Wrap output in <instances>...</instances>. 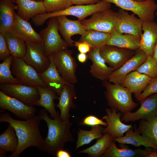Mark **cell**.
I'll return each mask as SVG.
<instances>
[{"label":"cell","mask_w":157,"mask_h":157,"mask_svg":"<svg viewBox=\"0 0 157 157\" xmlns=\"http://www.w3.org/2000/svg\"><path fill=\"white\" fill-rule=\"evenodd\" d=\"M41 120L39 115L22 121L14 119L7 113L0 115V122L10 124L14 129L18 140L16 150L9 157H18L24 150L31 147L40 149L44 140L39 128Z\"/></svg>","instance_id":"6da1fadb"},{"label":"cell","mask_w":157,"mask_h":157,"mask_svg":"<svg viewBox=\"0 0 157 157\" xmlns=\"http://www.w3.org/2000/svg\"><path fill=\"white\" fill-rule=\"evenodd\" d=\"M38 115L46 122L48 127L47 135L44 139L40 150L56 156L58 151L63 149L66 142L75 141L70 132L72 124L69 120L62 119L60 114L55 119H51L45 109L40 110Z\"/></svg>","instance_id":"7a4b0ae2"},{"label":"cell","mask_w":157,"mask_h":157,"mask_svg":"<svg viewBox=\"0 0 157 157\" xmlns=\"http://www.w3.org/2000/svg\"><path fill=\"white\" fill-rule=\"evenodd\" d=\"M105 96L107 104L110 108L120 112L123 115L131 112L138 105L133 100L132 93L119 84H115L108 80L103 81Z\"/></svg>","instance_id":"3957f363"},{"label":"cell","mask_w":157,"mask_h":157,"mask_svg":"<svg viewBox=\"0 0 157 157\" xmlns=\"http://www.w3.org/2000/svg\"><path fill=\"white\" fill-rule=\"evenodd\" d=\"M111 6L110 3L106 0H102L94 4L71 6L61 11L39 14L35 16V19L37 23L40 26L43 25L48 19L62 15L74 16L81 21L94 13L110 9Z\"/></svg>","instance_id":"277c9868"},{"label":"cell","mask_w":157,"mask_h":157,"mask_svg":"<svg viewBox=\"0 0 157 157\" xmlns=\"http://www.w3.org/2000/svg\"><path fill=\"white\" fill-rule=\"evenodd\" d=\"M72 54V50L65 49L51 54L56 67L62 78L67 82L74 84L78 81L76 74L78 64Z\"/></svg>","instance_id":"5b68a950"},{"label":"cell","mask_w":157,"mask_h":157,"mask_svg":"<svg viewBox=\"0 0 157 157\" xmlns=\"http://www.w3.org/2000/svg\"><path fill=\"white\" fill-rule=\"evenodd\" d=\"M118 17V12L108 9L96 12L90 18L81 22L85 30L111 33L115 29Z\"/></svg>","instance_id":"8992f818"},{"label":"cell","mask_w":157,"mask_h":157,"mask_svg":"<svg viewBox=\"0 0 157 157\" xmlns=\"http://www.w3.org/2000/svg\"><path fill=\"white\" fill-rule=\"evenodd\" d=\"M58 22L56 17L49 18L46 28L39 33L42 40L44 53L46 56L60 50L66 49L68 45L59 33Z\"/></svg>","instance_id":"52a82bcc"},{"label":"cell","mask_w":157,"mask_h":157,"mask_svg":"<svg viewBox=\"0 0 157 157\" xmlns=\"http://www.w3.org/2000/svg\"><path fill=\"white\" fill-rule=\"evenodd\" d=\"M11 66L12 73L19 84L36 87L47 86L40 77L39 72L22 58L13 57Z\"/></svg>","instance_id":"ba28073f"},{"label":"cell","mask_w":157,"mask_h":157,"mask_svg":"<svg viewBox=\"0 0 157 157\" xmlns=\"http://www.w3.org/2000/svg\"><path fill=\"white\" fill-rule=\"evenodd\" d=\"M124 10L132 12L143 22L154 21L157 10L154 0L138 1L134 0H106Z\"/></svg>","instance_id":"9c48e42d"},{"label":"cell","mask_w":157,"mask_h":157,"mask_svg":"<svg viewBox=\"0 0 157 157\" xmlns=\"http://www.w3.org/2000/svg\"><path fill=\"white\" fill-rule=\"evenodd\" d=\"M1 90L7 95L15 98L30 106H35L39 99L37 87L20 84H0Z\"/></svg>","instance_id":"30bf717a"},{"label":"cell","mask_w":157,"mask_h":157,"mask_svg":"<svg viewBox=\"0 0 157 157\" xmlns=\"http://www.w3.org/2000/svg\"><path fill=\"white\" fill-rule=\"evenodd\" d=\"M139 102L141 105L138 110L123 115L121 117L122 122L127 123L140 120H147L157 116V92Z\"/></svg>","instance_id":"8fae6325"},{"label":"cell","mask_w":157,"mask_h":157,"mask_svg":"<svg viewBox=\"0 0 157 157\" xmlns=\"http://www.w3.org/2000/svg\"><path fill=\"white\" fill-rule=\"evenodd\" d=\"M25 42L27 50L22 58L38 72H44L49 66L50 61L48 56L44 54L43 43Z\"/></svg>","instance_id":"7c38bea8"},{"label":"cell","mask_w":157,"mask_h":157,"mask_svg":"<svg viewBox=\"0 0 157 157\" xmlns=\"http://www.w3.org/2000/svg\"><path fill=\"white\" fill-rule=\"evenodd\" d=\"M118 17L115 30L120 34H131L140 40L142 34V25L143 21L135 16L134 13L131 15L127 11L119 8Z\"/></svg>","instance_id":"4fadbf2b"},{"label":"cell","mask_w":157,"mask_h":157,"mask_svg":"<svg viewBox=\"0 0 157 157\" xmlns=\"http://www.w3.org/2000/svg\"><path fill=\"white\" fill-rule=\"evenodd\" d=\"M136 51L106 44L100 48L99 53L106 63L117 69L132 57Z\"/></svg>","instance_id":"5bb4252c"},{"label":"cell","mask_w":157,"mask_h":157,"mask_svg":"<svg viewBox=\"0 0 157 157\" xmlns=\"http://www.w3.org/2000/svg\"><path fill=\"white\" fill-rule=\"evenodd\" d=\"M0 108L13 113L17 117L26 120L35 116L36 109L0 91Z\"/></svg>","instance_id":"9a60e30c"},{"label":"cell","mask_w":157,"mask_h":157,"mask_svg":"<svg viewBox=\"0 0 157 157\" xmlns=\"http://www.w3.org/2000/svg\"><path fill=\"white\" fill-rule=\"evenodd\" d=\"M148 56L140 49L120 67L113 71L108 79L110 82L119 84L122 80L131 72L135 71L147 59Z\"/></svg>","instance_id":"2e32d148"},{"label":"cell","mask_w":157,"mask_h":157,"mask_svg":"<svg viewBox=\"0 0 157 157\" xmlns=\"http://www.w3.org/2000/svg\"><path fill=\"white\" fill-rule=\"evenodd\" d=\"M107 115L103 116L107 123L106 128H104L103 133H108L114 138L121 137L124 134L133 127L131 124H126L122 122L121 119L122 114L119 112L117 113L116 110L111 108L105 109Z\"/></svg>","instance_id":"e0dca14e"},{"label":"cell","mask_w":157,"mask_h":157,"mask_svg":"<svg viewBox=\"0 0 157 157\" xmlns=\"http://www.w3.org/2000/svg\"><path fill=\"white\" fill-rule=\"evenodd\" d=\"M8 33L25 42L43 43L39 33L34 30L30 23L18 16L16 13L14 22Z\"/></svg>","instance_id":"ac0fdd59"},{"label":"cell","mask_w":157,"mask_h":157,"mask_svg":"<svg viewBox=\"0 0 157 157\" xmlns=\"http://www.w3.org/2000/svg\"><path fill=\"white\" fill-rule=\"evenodd\" d=\"M100 48L91 49L88 53V59L92 62L90 68V73L91 75L96 79L104 81L108 80L112 72L115 69L108 67L101 56Z\"/></svg>","instance_id":"d6986e66"},{"label":"cell","mask_w":157,"mask_h":157,"mask_svg":"<svg viewBox=\"0 0 157 157\" xmlns=\"http://www.w3.org/2000/svg\"><path fill=\"white\" fill-rule=\"evenodd\" d=\"M58 22V30L68 46H74V41L72 37L74 35H83L86 30L78 19L73 20L67 18L65 15L56 17Z\"/></svg>","instance_id":"ffe728a7"},{"label":"cell","mask_w":157,"mask_h":157,"mask_svg":"<svg viewBox=\"0 0 157 157\" xmlns=\"http://www.w3.org/2000/svg\"><path fill=\"white\" fill-rule=\"evenodd\" d=\"M50 61L48 68L39 75L47 86L53 90L59 96L64 86L69 83L65 81L57 70L50 54L48 56Z\"/></svg>","instance_id":"44dd1931"},{"label":"cell","mask_w":157,"mask_h":157,"mask_svg":"<svg viewBox=\"0 0 157 157\" xmlns=\"http://www.w3.org/2000/svg\"><path fill=\"white\" fill-rule=\"evenodd\" d=\"M151 79L144 74L135 71L128 74L119 84L128 89L136 98L143 91Z\"/></svg>","instance_id":"7402d4cb"},{"label":"cell","mask_w":157,"mask_h":157,"mask_svg":"<svg viewBox=\"0 0 157 157\" xmlns=\"http://www.w3.org/2000/svg\"><path fill=\"white\" fill-rule=\"evenodd\" d=\"M143 31L140 41V49L148 56H153L154 47L157 40V22H143Z\"/></svg>","instance_id":"603a6c76"},{"label":"cell","mask_w":157,"mask_h":157,"mask_svg":"<svg viewBox=\"0 0 157 157\" xmlns=\"http://www.w3.org/2000/svg\"><path fill=\"white\" fill-rule=\"evenodd\" d=\"M76 96L74 84L70 83L66 84L59 96V102L56 105L60 110V117L63 119L69 120L70 109L76 107L73 101Z\"/></svg>","instance_id":"cb8c5ba5"},{"label":"cell","mask_w":157,"mask_h":157,"mask_svg":"<svg viewBox=\"0 0 157 157\" xmlns=\"http://www.w3.org/2000/svg\"><path fill=\"white\" fill-rule=\"evenodd\" d=\"M17 6L16 14L24 20L28 21L37 15L47 13L43 2L32 0H16Z\"/></svg>","instance_id":"d4e9b609"},{"label":"cell","mask_w":157,"mask_h":157,"mask_svg":"<svg viewBox=\"0 0 157 157\" xmlns=\"http://www.w3.org/2000/svg\"><path fill=\"white\" fill-rule=\"evenodd\" d=\"M17 5L9 0H0V33H8L15 20Z\"/></svg>","instance_id":"484cf974"},{"label":"cell","mask_w":157,"mask_h":157,"mask_svg":"<svg viewBox=\"0 0 157 157\" xmlns=\"http://www.w3.org/2000/svg\"><path fill=\"white\" fill-rule=\"evenodd\" d=\"M40 97L35 103V106H41L51 115L53 119H55L60 114L56 110L55 100L58 99L59 96L52 89L47 86H38Z\"/></svg>","instance_id":"4316f807"},{"label":"cell","mask_w":157,"mask_h":157,"mask_svg":"<svg viewBox=\"0 0 157 157\" xmlns=\"http://www.w3.org/2000/svg\"><path fill=\"white\" fill-rule=\"evenodd\" d=\"M113 142L102 156V157H146L150 152L155 150L151 147L144 149L140 148L135 150L130 149L124 144H120L121 148H117Z\"/></svg>","instance_id":"83f0119b"},{"label":"cell","mask_w":157,"mask_h":157,"mask_svg":"<svg viewBox=\"0 0 157 157\" xmlns=\"http://www.w3.org/2000/svg\"><path fill=\"white\" fill-rule=\"evenodd\" d=\"M107 44L119 48L136 51L140 49V40L129 34H120L115 30L111 33Z\"/></svg>","instance_id":"f1b7e54d"},{"label":"cell","mask_w":157,"mask_h":157,"mask_svg":"<svg viewBox=\"0 0 157 157\" xmlns=\"http://www.w3.org/2000/svg\"><path fill=\"white\" fill-rule=\"evenodd\" d=\"M133 131V127L125 133L122 137L115 139V140L119 144H129L135 147L143 146L145 147H151L157 150V147L148 139L140 134L137 129Z\"/></svg>","instance_id":"f546056e"},{"label":"cell","mask_w":157,"mask_h":157,"mask_svg":"<svg viewBox=\"0 0 157 157\" xmlns=\"http://www.w3.org/2000/svg\"><path fill=\"white\" fill-rule=\"evenodd\" d=\"M115 141V138L109 133H104L102 137L97 139L96 142L94 145L79 151L78 153L87 154L90 157H102L111 144Z\"/></svg>","instance_id":"4dcf8cb0"},{"label":"cell","mask_w":157,"mask_h":157,"mask_svg":"<svg viewBox=\"0 0 157 157\" xmlns=\"http://www.w3.org/2000/svg\"><path fill=\"white\" fill-rule=\"evenodd\" d=\"M110 37V33L94 30H86L78 41L87 42L91 49L100 48L107 44Z\"/></svg>","instance_id":"1f68e13d"},{"label":"cell","mask_w":157,"mask_h":157,"mask_svg":"<svg viewBox=\"0 0 157 157\" xmlns=\"http://www.w3.org/2000/svg\"><path fill=\"white\" fill-rule=\"evenodd\" d=\"M3 34L10 55L13 57L22 58L27 50L26 42L22 39L8 33Z\"/></svg>","instance_id":"d6a6232c"},{"label":"cell","mask_w":157,"mask_h":157,"mask_svg":"<svg viewBox=\"0 0 157 157\" xmlns=\"http://www.w3.org/2000/svg\"><path fill=\"white\" fill-rule=\"evenodd\" d=\"M104 128L98 125L91 127L90 130L87 131L78 129L77 131L78 138L76 143V150L85 144H88L92 140L102 137L104 135Z\"/></svg>","instance_id":"836d02e7"},{"label":"cell","mask_w":157,"mask_h":157,"mask_svg":"<svg viewBox=\"0 0 157 157\" xmlns=\"http://www.w3.org/2000/svg\"><path fill=\"white\" fill-rule=\"evenodd\" d=\"M137 129L157 147V116L149 120H141Z\"/></svg>","instance_id":"e575fe53"},{"label":"cell","mask_w":157,"mask_h":157,"mask_svg":"<svg viewBox=\"0 0 157 157\" xmlns=\"http://www.w3.org/2000/svg\"><path fill=\"white\" fill-rule=\"evenodd\" d=\"M18 145V140L14 129L8 123L7 129L0 135V148L12 154L16 151Z\"/></svg>","instance_id":"d590c367"},{"label":"cell","mask_w":157,"mask_h":157,"mask_svg":"<svg viewBox=\"0 0 157 157\" xmlns=\"http://www.w3.org/2000/svg\"><path fill=\"white\" fill-rule=\"evenodd\" d=\"M13 57L10 55L0 64V84H18L12 75L10 67Z\"/></svg>","instance_id":"8d00e7d4"},{"label":"cell","mask_w":157,"mask_h":157,"mask_svg":"<svg viewBox=\"0 0 157 157\" xmlns=\"http://www.w3.org/2000/svg\"><path fill=\"white\" fill-rule=\"evenodd\" d=\"M152 78L157 76V62L152 56H148L146 60L135 70Z\"/></svg>","instance_id":"74e56055"},{"label":"cell","mask_w":157,"mask_h":157,"mask_svg":"<svg viewBox=\"0 0 157 157\" xmlns=\"http://www.w3.org/2000/svg\"><path fill=\"white\" fill-rule=\"evenodd\" d=\"M43 2L48 13L61 11L73 5L71 0H44Z\"/></svg>","instance_id":"f35d334b"},{"label":"cell","mask_w":157,"mask_h":157,"mask_svg":"<svg viewBox=\"0 0 157 157\" xmlns=\"http://www.w3.org/2000/svg\"><path fill=\"white\" fill-rule=\"evenodd\" d=\"M157 92V76L152 78L142 93L137 98V100L140 101L148 96Z\"/></svg>","instance_id":"ab89813d"},{"label":"cell","mask_w":157,"mask_h":157,"mask_svg":"<svg viewBox=\"0 0 157 157\" xmlns=\"http://www.w3.org/2000/svg\"><path fill=\"white\" fill-rule=\"evenodd\" d=\"M103 120L102 118L100 119L95 116L89 115L86 117L79 125L91 127L98 125L106 126H107V123L103 121Z\"/></svg>","instance_id":"60d3db41"},{"label":"cell","mask_w":157,"mask_h":157,"mask_svg":"<svg viewBox=\"0 0 157 157\" xmlns=\"http://www.w3.org/2000/svg\"><path fill=\"white\" fill-rule=\"evenodd\" d=\"M10 55L4 34L0 33V60L3 61Z\"/></svg>","instance_id":"b9f144b4"},{"label":"cell","mask_w":157,"mask_h":157,"mask_svg":"<svg viewBox=\"0 0 157 157\" xmlns=\"http://www.w3.org/2000/svg\"><path fill=\"white\" fill-rule=\"evenodd\" d=\"M74 46L77 48L80 53H88L91 49L90 45L84 42L74 41Z\"/></svg>","instance_id":"7bdbcfd3"},{"label":"cell","mask_w":157,"mask_h":157,"mask_svg":"<svg viewBox=\"0 0 157 157\" xmlns=\"http://www.w3.org/2000/svg\"><path fill=\"white\" fill-rule=\"evenodd\" d=\"M102 0H71L72 4L76 5H87L94 4Z\"/></svg>","instance_id":"ee69618b"},{"label":"cell","mask_w":157,"mask_h":157,"mask_svg":"<svg viewBox=\"0 0 157 157\" xmlns=\"http://www.w3.org/2000/svg\"><path fill=\"white\" fill-rule=\"evenodd\" d=\"M57 157H71L70 154L67 151L62 149L58 151L56 155Z\"/></svg>","instance_id":"f6af8a7d"},{"label":"cell","mask_w":157,"mask_h":157,"mask_svg":"<svg viewBox=\"0 0 157 157\" xmlns=\"http://www.w3.org/2000/svg\"><path fill=\"white\" fill-rule=\"evenodd\" d=\"M77 58L80 63H85L88 59L87 54L85 53H80L77 55Z\"/></svg>","instance_id":"bcb514c9"},{"label":"cell","mask_w":157,"mask_h":157,"mask_svg":"<svg viewBox=\"0 0 157 157\" xmlns=\"http://www.w3.org/2000/svg\"><path fill=\"white\" fill-rule=\"evenodd\" d=\"M152 57L157 62V40L154 47Z\"/></svg>","instance_id":"7dc6e473"},{"label":"cell","mask_w":157,"mask_h":157,"mask_svg":"<svg viewBox=\"0 0 157 157\" xmlns=\"http://www.w3.org/2000/svg\"><path fill=\"white\" fill-rule=\"evenodd\" d=\"M146 157H157V150H154L148 155Z\"/></svg>","instance_id":"c3c4849f"},{"label":"cell","mask_w":157,"mask_h":157,"mask_svg":"<svg viewBox=\"0 0 157 157\" xmlns=\"http://www.w3.org/2000/svg\"><path fill=\"white\" fill-rule=\"evenodd\" d=\"M7 152V151L5 149L2 148H0V157H6V153Z\"/></svg>","instance_id":"681fc988"},{"label":"cell","mask_w":157,"mask_h":157,"mask_svg":"<svg viewBox=\"0 0 157 157\" xmlns=\"http://www.w3.org/2000/svg\"><path fill=\"white\" fill-rule=\"evenodd\" d=\"M34 1H42L43 2L44 0H32Z\"/></svg>","instance_id":"f907efd6"},{"label":"cell","mask_w":157,"mask_h":157,"mask_svg":"<svg viewBox=\"0 0 157 157\" xmlns=\"http://www.w3.org/2000/svg\"><path fill=\"white\" fill-rule=\"evenodd\" d=\"M135 1H146L147 0H134Z\"/></svg>","instance_id":"816d5d0a"},{"label":"cell","mask_w":157,"mask_h":157,"mask_svg":"<svg viewBox=\"0 0 157 157\" xmlns=\"http://www.w3.org/2000/svg\"><path fill=\"white\" fill-rule=\"evenodd\" d=\"M9 0L11 1L14 2V3H17V1H16V0Z\"/></svg>","instance_id":"f5cc1de1"},{"label":"cell","mask_w":157,"mask_h":157,"mask_svg":"<svg viewBox=\"0 0 157 157\" xmlns=\"http://www.w3.org/2000/svg\"><path fill=\"white\" fill-rule=\"evenodd\" d=\"M155 15L157 16V11L156 12Z\"/></svg>","instance_id":"db71d44e"}]
</instances>
